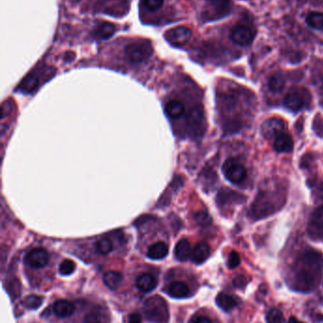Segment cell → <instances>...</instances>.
<instances>
[{
	"instance_id": "obj_1",
	"label": "cell",
	"mask_w": 323,
	"mask_h": 323,
	"mask_svg": "<svg viewBox=\"0 0 323 323\" xmlns=\"http://www.w3.org/2000/svg\"><path fill=\"white\" fill-rule=\"evenodd\" d=\"M323 275V256L316 251L303 252L296 262L292 287L299 292H311L320 284Z\"/></svg>"
},
{
	"instance_id": "obj_2",
	"label": "cell",
	"mask_w": 323,
	"mask_h": 323,
	"mask_svg": "<svg viewBox=\"0 0 323 323\" xmlns=\"http://www.w3.org/2000/svg\"><path fill=\"white\" fill-rule=\"evenodd\" d=\"M145 317L152 323H168L169 321V309L165 299L154 296L146 300L143 306Z\"/></svg>"
},
{
	"instance_id": "obj_3",
	"label": "cell",
	"mask_w": 323,
	"mask_h": 323,
	"mask_svg": "<svg viewBox=\"0 0 323 323\" xmlns=\"http://www.w3.org/2000/svg\"><path fill=\"white\" fill-rule=\"evenodd\" d=\"M152 47L146 42H137L126 46L124 54L127 61L134 64L143 63L152 55Z\"/></svg>"
},
{
	"instance_id": "obj_4",
	"label": "cell",
	"mask_w": 323,
	"mask_h": 323,
	"mask_svg": "<svg viewBox=\"0 0 323 323\" xmlns=\"http://www.w3.org/2000/svg\"><path fill=\"white\" fill-rule=\"evenodd\" d=\"M223 173L226 179L234 184H239L247 178L246 167L233 158L227 159L222 166Z\"/></svg>"
},
{
	"instance_id": "obj_5",
	"label": "cell",
	"mask_w": 323,
	"mask_h": 323,
	"mask_svg": "<svg viewBox=\"0 0 323 323\" xmlns=\"http://www.w3.org/2000/svg\"><path fill=\"white\" fill-rule=\"evenodd\" d=\"M255 33L253 30L245 25H238L235 26L234 28L231 30L230 33V38L232 42L240 45V46H249L252 43L254 40Z\"/></svg>"
},
{
	"instance_id": "obj_6",
	"label": "cell",
	"mask_w": 323,
	"mask_h": 323,
	"mask_svg": "<svg viewBox=\"0 0 323 323\" xmlns=\"http://www.w3.org/2000/svg\"><path fill=\"white\" fill-rule=\"evenodd\" d=\"M49 261V252L43 248H35L26 256V263L33 268L46 267Z\"/></svg>"
},
{
	"instance_id": "obj_7",
	"label": "cell",
	"mask_w": 323,
	"mask_h": 323,
	"mask_svg": "<svg viewBox=\"0 0 323 323\" xmlns=\"http://www.w3.org/2000/svg\"><path fill=\"white\" fill-rule=\"evenodd\" d=\"M192 34V31L189 28L184 26H179L166 32L165 36L166 39L174 45H183L188 41H190Z\"/></svg>"
},
{
	"instance_id": "obj_8",
	"label": "cell",
	"mask_w": 323,
	"mask_h": 323,
	"mask_svg": "<svg viewBox=\"0 0 323 323\" xmlns=\"http://www.w3.org/2000/svg\"><path fill=\"white\" fill-rule=\"evenodd\" d=\"M309 234L313 238H321L323 237V205L317 207L312 213Z\"/></svg>"
},
{
	"instance_id": "obj_9",
	"label": "cell",
	"mask_w": 323,
	"mask_h": 323,
	"mask_svg": "<svg viewBox=\"0 0 323 323\" xmlns=\"http://www.w3.org/2000/svg\"><path fill=\"white\" fill-rule=\"evenodd\" d=\"M283 131V122L279 119L267 120L262 126V134L267 139H275Z\"/></svg>"
},
{
	"instance_id": "obj_10",
	"label": "cell",
	"mask_w": 323,
	"mask_h": 323,
	"mask_svg": "<svg viewBox=\"0 0 323 323\" xmlns=\"http://www.w3.org/2000/svg\"><path fill=\"white\" fill-rule=\"evenodd\" d=\"M283 104L287 109L293 111V112H298L303 108L304 99H303L301 94L299 93V91L292 90L287 95H285Z\"/></svg>"
},
{
	"instance_id": "obj_11",
	"label": "cell",
	"mask_w": 323,
	"mask_h": 323,
	"mask_svg": "<svg viewBox=\"0 0 323 323\" xmlns=\"http://www.w3.org/2000/svg\"><path fill=\"white\" fill-rule=\"evenodd\" d=\"M294 142L290 134L282 133L274 139L273 147L278 152H290L293 150Z\"/></svg>"
},
{
	"instance_id": "obj_12",
	"label": "cell",
	"mask_w": 323,
	"mask_h": 323,
	"mask_svg": "<svg viewBox=\"0 0 323 323\" xmlns=\"http://www.w3.org/2000/svg\"><path fill=\"white\" fill-rule=\"evenodd\" d=\"M53 312H54V314L57 316L65 318V317L70 316V315L74 314L75 306H74L72 302L69 301V300L59 299V300H57L56 302L54 303V305H53Z\"/></svg>"
},
{
	"instance_id": "obj_13",
	"label": "cell",
	"mask_w": 323,
	"mask_h": 323,
	"mask_svg": "<svg viewBox=\"0 0 323 323\" xmlns=\"http://www.w3.org/2000/svg\"><path fill=\"white\" fill-rule=\"evenodd\" d=\"M169 248L165 242H155L151 245L147 251V256L153 260H162L167 256Z\"/></svg>"
},
{
	"instance_id": "obj_14",
	"label": "cell",
	"mask_w": 323,
	"mask_h": 323,
	"mask_svg": "<svg viewBox=\"0 0 323 323\" xmlns=\"http://www.w3.org/2000/svg\"><path fill=\"white\" fill-rule=\"evenodd\" d=\"M136 285L140 291H152L157 285V280L150 273H143L137 277Z\"/></svg>"
},
{
	"instance_id": "obj_15",
	"label": "cell",
	"mask_w": 323,
	"mask_h": 323,
	"mask_svg": "<svg viewBox=\"0 0 323 323\" xmlns=\"http://www.w3.org/2000/svg\"><path fill=\"white\" fill-rule=\"evenodd\" d=\"M210 253V249L209 245L207 244V243L201 242V243H198L194 247V250L192 251L191 258H192V261L194 263L199 265V264L204 263L205 261L209 258Z\"/></svg>"
},
{
	"instance_id": "obj_16",
	"label": "cell",
	"mask_w": 323,
	"mask_h": 323,
	"mask_svg": "<svg viewBox=\"0 0 323 323\" xmlns=\"http://www.w3.org/2000/svg\"><path fill=\"white\" fill-rule=\"evenodd\" d=\"M165 112L170 119H179L185 113V105L178 99H173L166 104Z\"/></svg>"
},
{
	"instance_id": "obj_17",
	"label": "cell",
	"mask_w": 323,
	"mask_h": 323,
	"mask_svg": "<svg viewBox=\"0 0 323 323\" xmlns=\"http://www.w3.org/2000/svg\"><path fill=\"white\" fill-rule=\"evenodd\" d=\"M188 122L191 128L194 129L195 132H200L204 123V115L203 111L200 107H194L190 111L188 116Z\"/></svg>"
},
{
	"instance_id": "obj_18",
	"label": "cell",
	"mask_w": 323,
	"mask_h": 323,
	"mask_svg": "<svg viewBox=\"0 0 323 323\" xmlns=\"http://www.w3.org/2000/svg\"><path fill=\"white\" fill-rule=\"evenodd\" d=\"M175 255L176 258L180 262H185L188 260L192 255V248L191 244L187 239H181L176 245L175 249Z\"/></svg>"
},
{
	"instance_id": "obj_19",
	"label": "cell",
	"mask_w": 323,
	"mask_h": 323,
	"mask_svg": "<svg viewBox=\"0 0 323 323\" xmlns=\"http://www.w3.org/2000/svg\"><path fill=\"white\" fill-rule=\"evenodd\" d=\"M168 293L171 297L176 299H183L186 298L190 293L189 286L184 282L176 281L173 282L168 287Z\"/></svg>"
},
{
	"instance_id": "obj_20",
	"label": "cell",
	"mask_w": 323,
	"mask_h": 323,
	"mask_svg": "<svg viewBox=\"0 0 323 323\" xmlns=\"http://www.w3.org/2000/svg\"><path fill=\"white\" fill-rule=\"evenodd\" d=\"M116 32V26L111 23H102L98 25L97 27L94 29L93 35L97 37L99 39L106 40L111 38Z\"/></svg>"
},
{
	"instance_id": "obj_21",
	"label": "cell",
	"mask_w": 323,
	"mask_h": 323,
	"mask_svg": "<svg viewBox=\"0 0 323 323\" xmlns=\"http://www.w3.org/2000/svg\"><path fill=\"white\" fill-rule=\"evenodd\" d=\"M215 301H216V304L218 305V307L226 312L232 310L238 304V301L234 297L226 294V293H219Z\"/></svg>"
},
{
	"instance_id": "obj_22",
	"label": "cell",
	"mask_w": 323,
	"mask_h": 323,
	"mask_svg": "<svg viewBox=\"0 0 323 323\" xmlns=\"http://www.w3.org/2000/svg\"><path fill=\"white\" fill-rule=\"evenodd\" d=\"M122 279L123 277L121 275V273L118 271L110 270L104 275V283L110 289H117L122 283Z\"/></svg>"
},
{
	"instance_id": "obj_23",
	"label": "cell",
	"mask_w": 323,
	"mask_h": 323,
	"mask_svg": "<svg viewBox=\"0 0 323 323\" xmlns=\"http://www.w3.org/2000/svg\"><path fill=\"white\" fill-rule=\"evenodd\" d=\"M306 23L310 28L315 30L323 29V13L311 12L306 17Z\"/></svg>"
},
{
	"instance_id": "obj_24",
	"label": "cell",
	"mask_w": 323,
	"mask_h": 323,
	"mask_svg": "<svg viewBox=\"0 0 323 323\" xmlns=\"http://www.w3.org/2000/svg\"><path fill=\"white\" fill-rule=\"evenodd\" d=\"M284 85H285V80H284L283 75L280 73H277V74H274L273 76H271V78L269 79V81H268L269 89L275 93L281 92L284 88Z\"/></svg>"
},
{
	"instance_id": "obj_25",
	"label": "cell",
	"mask_w": 323,
	"mask_h": 323,
	"mask_svg": "<svg viewBox=\"0 0 323 323\" xmlns=\"http://www.w3.org/2000/svg\"><path fill=\"white\" fill-rule=\"evenodd\" d=\"M42 303H43V298L37 295L27 296L22 301V305L29 310H35L40 307Z\"/></svg>"
},
{
	"instance_id": "obj_26",
	"label": "cell",
	"mask_w": 323,
	"mask_h": 323,
	"mask_svg": "<svg viewBox=\"0 0 323 323\" xmlns=\"http://www.w3.org/2000/svg\"><path fill=\"white\" fill-rule=\"evenodd\" d=\"M38 85H39L38 77H36L34 75H30L25 79L24 82L21 85V88H22V91L25 93H32L38 87Z\"/></svg>"
},
{
	"instance_id": "obj_27",
	"label": "cell",
	"mask_w": 323,
	"mask_h": 323,
	"mask_svg": "<svg viewBox=\"0 0 323 323\" xmlns=\"http://www.w3.org/2000/svg\"><path fill=\"white\" fill-rule=\"evenodd\" d=\"M95 247H96L97 252L103 255H106V254L110 253L113 250V244L110 241V239H108V238H102V239L98 240Z\"/></svg>"
},
{
	"instance_id": "obj_28",
	"label": "cell",
	"mask_w": 323,
	"mask_h": 323,
	"mask_svg": "<svg viewBox=\"0 0 323 323\" xmlns=\"http://www.w3.org/2000/svg\"><path fill=\"white\" fill-rule=\"evenodd\" d=\"M100 308H94L90 310L87 315H85L84 323H102L103 316L99 310Z\"/></svg>"
},
{
	"instance_id": "obj_29",
	"label": "cell",
	"mask_w": 323,
	"mask_h": 323,
	"mask_svg": "<svg viewBox=\"0 0 323 323\" xmlns=\"http://www.w3.org/2000/svg\"><path fill=\"white\" fill-rule=\"evenodd\" d=\"M75 263L71 260H68V259H65V260L63 261L61 264H60V267H59V272L60 274L64 276H68L70 274H72L75 270Z\"/></svg>"
},
{
	"instance_id": "obj_30",
	"label": "cell",
	"mask_w": 323,
	"mask_h": 323,
	"mask_svg": "<svg viewBox=\"0 0 323 323\" xmlns=\"http://www.w3.org/2000/svg\"><path fill=\"white\" fill-rule=\"evenodd\" d=\"M267 323H283V313L279 309H271L267 315Z\"/></svg>"
},
{
	"instance_id": "obj_31",
	"label": "cell",
	"mask_w": 323,
	"mask_h": 323,
	"mask_svg": "<svg viewBox=\"0 0 323 323\" xmlns=\"http://www.w3.org/2000/svg\"><path fill=\"white\" fill-rule=\"evenodd\" d=\"M194 221L201 226H208L211 223L210 214L205 211H199L194 213Z\"/></svg>"
},
{
	"instance_id": "obj_32",
	"label": "cell",
	"mask_w": 323,
	"mask_h": 323,
	"mask_svg": "<svg viewBox=\"0 0 323 323\" xmlns=\"http://www.w3.org/2000/svg\"><path fill=\"white\" fill-rule=\"evenodd\" d=\"M143 3H144V6L148 10H150L152 12H155L163 6L164 0H143Z\"/></svg>"
},
{
	"instance_id": "obj_33",
	"label": "cell",
	"mask_w": 323,
	"mask_h": 323,
	"mask_svg": "<svg viewBox=\"0 0 323 323\" xmlns=\"http://www.w3.org/2000/svg\"><path fill=\"white\" fill-rule=\"evenodd\" d=\"M241 263V259L239 254L236 252H231L229 253L228 259H227V266L229 268H237Z\"/></svg>"
},
{
	"instance_id": "obj_34",
	"label": "cell",
	"mask_w": 323,
	"mask_h": 323,
	"mask_svg": "<svg viewBox=\"0 0 323 323\" xmlns=\"http://www.w3.org/2000/svg\"><path fill=\"white\" fill-rule=\"evenodd\" d=\"M233 284L236 287H243L247 284V278L245 276H238L237 278H235Z\"/></svg>"
},
{
	"instance_id": "obj_35",
	"label": "cell",
	"mask_w": 323,
	"mask_h": 323,
	"mask_svg": "<svg viewBox=\"0 0 323 323\" xmlns=\"http://www.w3.org/2000/svg\"><path fill=\"white\" fill-rule=\"evenodd\" d=\"M128 323H141V315L137 313H133L129 315Z\"/></svg>"
},
{
	"instance_id": "obj_36",
	"label": "cell",
	"mask_w": 323,
	"mask_h": 323,
	"mask_svg": "<svg viewBox=\"0 0 323 323\" xmlns=\"http://www.w3.org/2000/svg\"><path fill=\"white\" fill-rule=\"evenodd\" d=\"M194 323H211V320L207 316H199Z\"/></svg>"
},
{
	"instance_id": "obj_37",
	"label": "cell",
	"mask_w": 323,
	"mask_h": 323,
	"mask_svg": "<svg viewBox=\"0 0 323 323\" xmlns=\"http://www.w3.org/2000/svg\"><path fill=\"white\" fill-rule=\"evenodd\" d=\"M288 323H303V322H301V321H299V319H298V318H296L295 316H291L290 318H289V320H288Z\"/></svg>"
}]
</instances>
